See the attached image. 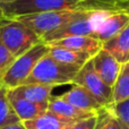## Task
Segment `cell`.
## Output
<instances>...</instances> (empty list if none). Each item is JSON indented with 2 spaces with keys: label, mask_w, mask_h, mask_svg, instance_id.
I'll use <instances>...</instances> for the list:
<instances>
[{
  "label": "cell",
  "mask_w": 129,
  "mask_h": 129,
  "mask_svg": "<svg viewBox=\"0 0 129 129\" xmlns=\"http://www.w3.org/2000/svg\"><path fill=\"white\" fill-rule=\"evenodd\" d=\"M129 14V0H17L0 5V18H16L48 11Z\"/></svg>",
  "instance_id": "6da1fadb"
},
{
  "label": "cell",
  "mask_w": 129,
  "mask_h": 129,
  "mask_svg": "<svg viewBox=\"0 0 129 129\" xmlns=\"http://www.w3.org/2000/svg\"><path fill=\"white\" fill-rule=\"evenodd\" d=\"M79 69L80 67L59 62L48 53L38 62L34 70L23 85L43 84L56 87L59 85L73 84Z\"/></svg>",
  "instance_id": "7a4b0ae2"
},
{
  "label": "cell",
  "mask_w": 129,
  "mask_h": 129,
  "mask_svg": "<svg viewBox=\"0 0 129 129\" xmlns=\"http://www.w3.org/2000/svg\"><path fill=\"white\" fill-rule=\"evenodd\" d=\"M0 41L15 58L42 42L32 29L15 18H0Z\"/></svg>",
  "instance_id": "3957f363"
},
{
  "label": "cell",
  "mask_w": 129,
  "mask_h": 129,
  "mask_svg": "<svg viewBox=\"0 0 129 129\" xmlns=\"http://www.w3.org/2000/svg\"><path fill=\"white\" fill-rule=\"evenodd\" d=\"M48 53L49 44L44 42L38 43L27 52L15 59L13 64L0 79V84L6 86L8 89H14L23 85L34 70L38 62Z\"/></svg>",
  "instance_id": "277c9868"
},
{
  "label": "cell",
  "mask_w": 129,
  "mask_h": 129,
  "mask_svg": "<svg viewBox=\"0 0 129 129\" xmlns=\"http://www.w3.org/2000/svg\"><path fill=\"white\" fill-rule=\"evenodd\" d=\"M111 15L110 13H83L71 20L70 23L63 25L62 27L47 34L42 38V42L50 43L61 39L70 36H92L95 38L96 31L103 20Z\"/></svg>",
  "instance_id": "5b68a950"
},
{
  "label": "cell",
  "mask_w": 129,
  "mask_h": 129,
  "mask_svg": "<svg viewBox=\"0 0 129 129\" xmlns=\"http://www.w3.org/2000/svg\"><path fill=\"white\" fill-rule=\"evenodd\" d=\"M80 14L83 13L70 10L48 11V13L20 16V17H16L15 19L20 20L23 24L26 25L29 29H32L42 40L43 36L70 23L71 20L77 18Z\"/></svg>",
  "instance_id": "8992f818"
},
{
  "label": "cell",
  "mask_w": 129,
  "mask_h": 129,
  "mask_svg": "<svg viewBox=\"0 0 129 129\" xmlns=\"http://www.w3.org/2000/svg\"><path fill=\"white\" fill-rule=\"evenodd\" d=\"M73 85L82 86L87 92H89L103 108L112 104V87L105 85L99 77L93 68L92 59L79 69Z\"/></svg>",
  "instance_id": "52a82bcc"
},
{
  "label": "cell",
  "mask_w": 129,
  "mask_h": 129,
  "mask_svg": "<svg viewBox=\"0 0 129 129\" xmlns=\"http://www.w3.org/2000/svg\"><path fill=\"white\" fill-rule=\"evenodd\" d=\"M92 63L95 73L102 79V82L113 88L122 64L119 63L114 57L103 49L92 58Z\"/></svg>",
  "instance_id": "ba28073f"
},
{
  "label": "cell",
  "mask_w": 129,
  "mask_h": 129,
  "mask_svg": "<svg viewBox=\"0 0 129 129\" xmlns=\"http://www.w3.org/2000/svg\"><path fill=\"white\" fill-rule=\"evenodd\" d=\"M47 44L64 48V49L73 50L80 53H86L92 57L100 52L103 48V43L92 36H70V38L61 39V40L47 43Z\"/></svg>",
  "instance_id": "9c48e42d"
},
{
  "label": "cell",
  "mask_w": 129,
  "mask_h": 129,
  "mask_svg": "<svg viewBox=\"0 0 129 129\" xmlns=\"http://www.w3.org/2000/svg\"><path fill=\"white\" fill-rule=\"evenodd\" d=\"M60 99L83 111L99 113L102 109H104L89 92L78 85H73L68 92L60 95Z\"/></svg>",
  "instance_id": "30bf717a"
},
{
  "label": "cell",
  "mask_w": 129,
  "mask_h": 129,
  "mask_svg": "<svg viewBox=\"0 0 129 129\" xmlns=\"http://www.w3.org/2000/svg\"><path fill=\"white\" fill-rule=\"evenodd\" d=\"M52 89H53V86H50V85L25 84L14 89H9V91L15 95L20 96L32 103L48 108L50 100L52 98Z\"/></svg>",
  "instance_id": "8fae6325"
},
{
  "label": "cell",
  "mask_w": 129,
  "mask_h": 129,
  "mask_svg": "<svg viewBox=\"0 0 129 129\" xmlns=\"http://www.w3.org/2000/svg\"><path fill=\"white\" fill-rule=\"evenodd\" d=\"M129 25V14L119 13L109 15L103 23L100 25L99 29L96 31L95 39L100 40L102 43L107 42L111 38L116 36L121 31Z\"/></svg>",
  "instance_id": "7c38bea8"
},
{
  "label": "cell",
  "mask_w": 129,
  "mask_h": 129,
  "mask_svg": "<svg viewBox=\"0 0 129 129\" xmlns=\"http://www.w3.org/2000/svg\"><path fill=\"white\" fill-rule=\"evenodd\" d=\"M48 111L62 119L70 121H79L98 114V113H93V112H87V111H83L80 109H77L74 105L63 101L62 99H60V96H52L49 102V105H48Z\"/></svg>",
  "instance_id": "4fadbf2b"
},
{
  "label": "cell",
  "mask_w": 129,
  "mask_h": 129,
  "mask_svg": "<svg viewBox=\"0 0 129 129\" xmlns=\"http://www.w3.org/2000/svg\"><path fill=\"white\" fill-rule=\"evenodd\" d=\"M8 99L11 104V108L15 111L18 119L20 120V122L35 119L48 111V108L29 102L20 96L15 95L10 91H8Z\"/></svg>",
  "instance_id": "5bb4252c"
},
{
  "label": "cell",
  "mask_w": 129,
  "mask_h": 129,
  "mask_svg": "<svg viewBox=\"0 0 129 129\" xmlns=\"http://www.w3.org/2000/svg\"><path fill=\"white\" fill-rule=\"evenodd\" d=\"M103 50L114 57L120 64L129 62V25L116 36L103 43Z\"/></svg>",
  "instance_id": "9a60e30c"
},
{
  "label": "cell",
  "mask_w": 129,
  "mask_h": 129,
  "mask_svg": "<svg viewBox=\"0 0 129 129\" xmlns=\"http://www.w3.org/2000/svg\"><path fill=\"white\" fill-rule=\"evenodd\" d=\"M76 121L62 119L51 112L47 111L35 119L24 121L23 125L26 129H67Z\"/></svg>",
  "instance_id": "2e32d148"
},
{
  "label": "cell",
  "mask_w": 129,
  "mask_h": 129,
  "mask_svg": "<svg viewBox=\"0 0 129 129\" xmlns=\"http://www.w3.org/2000/svg\"><path fill=\"white\" fill-rule=\"evenodd\" d=\"M49 56H51L53 59L61 63L80 67V68L93 58L89 54L80 53V52H76L60 47H53V45H49Z\"/></svg>",
  "instance_id": "e0dca14e"
},
{
  "label": "cell",
  "mask_w": 129,
  "mask_h": 129,
  "mask_svg": "<svg viewBox=\"0 0 129 129\" xmlns=\"http://www.w3.org/2000/svg\"><path fill=\"white\" fill-rule=\"evenodd\" d=\"M129 99V62L122 64L117 82L112 88V104ZM111 104V105H112Z\"/></svg>",
  "instance_id": "ac0fdd59"
},
{
  "label": "cell",
  "mask_w": 129,
  "mask_h": 129,
  "mask_svg": "<svg viewBox=\"0 0 129 129\" xmlns=\"http://www.w3.org/2000/svg\"><path fill=\"white\" fill-rule=\"evenodd\" d=\"M8 91L6 86L0 84V127L20 122L9 102Z\"/></svg>",
  "instance_id": "d6986e66"
},
{
  "label": "cell",
  "mask_w": 129,
  "mask_h": 129,
  "mask_svg": "<svg viewBox=\"0 0 129 129\" xmlns=\"http://www.w3.org/2000/svg\"><path fill=\"white\" fill-rule=\"evenodd\" d=\"M95 129H121L120 123L109 108H104L98 113Z\"/></svg>",
  "instance_id": "ffe728a7"
},
{
  "label": "cell",
  "mask_w": 129,
  "mask_h": 129,
  "mask_svg": "<svg viewBox=\"0 0 129 129\" xmlns=\"http://www.w3.org/2000/svg\"><path fill=\"white\" fill-rule=\"evenodd\" d=\"M111 112L120 123L121 129H129V99L117 104L109 105Z\"/></svg>",
  "instance_id": "44dd1931"
},
{
  "label": "cell",
  "mask_w": 129,
  "mask_h": 129,
  "mask_svg": "<svg viewBox=\"0 0 129 129\" xmlns=\"http://www.w3.org/2000/svg\"><path fill=\"white\" fill-rule=\"evenodd\" d=\"M15 56L0 41V79L15 61Z\"/></svg>",
  "instance_id": "7402d4cb"
},
{
  "label": "cell",
  "mask_w": 129,
  "mask_h": 129,
  "mask_svg": "<svg viewBox=\"0 0 129 129\" xmlns=\"http://www.w3.org/2000/svg\"><path fill=\"white\" fill-rule=\"evenodd\" d=\"M96 120H98V114L93 117H89L87 119L76 121L71 126H69L67 129H95Z\"/></svg>",
  "instance_id": "603a6c76"
},
{
  "label": "cell",
  "mask_w": 129,
  "mask_h": 129,
  "mask_svg": "<svg viewBox=\"0 0 129 129\" xmlns=\"http://www.w3.org/2000/svg\"><path fill=\"white\" fill-rule=\"evenodd\" d=\"M0 129H26V128H25V126L23 125V122H17V123H13V125L0 127Z\"/></svg>",
  "instance_id": "cb8c5ba5"
},
{
  "label": "cell",
  "mask_w": 129,
  "mask_h": 129,
  "mask_svg": "<svg viewBox=\"0 0 129 129\" xmlns=\"http://www.w3.org/2000/svg\"><path fill=\"white\" fill-rule=\"evenodd\" d=\"M17 1V0H0V5H6V4H13V2Z\"/></svg>",
  "instance_id": "d4e9b609"
}]
</instances>
